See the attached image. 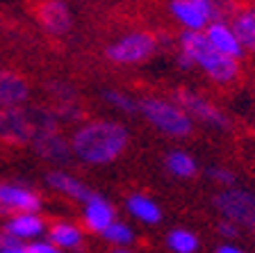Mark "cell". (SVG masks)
Wrapping results in <instances>:
<instances>
[{"label": "cell", "mask_w": 255, "mask_h": 253, "mask_svg": "<svg viewBox=\"0 0 255 253\" xmlns=\"http://www.w3.org/2000/svg\"><path fill=\"white\" fill-rule=\"evenodd\" d=\"M101 238L105 240L112 249H132L134 242H137V231H134L132 224L117 219V222L103 233Z\"/></svg>", "instance_id": "22"}, {"label": "cell", "mask_w": 255, "mask_h": 253, "mask_svg": "<svg viewBox=\"0 0 255 253\" xmlns=\"http://www.w3.org/2000/svg\"><path fill=\"white\" fill-rule=\"evenodd\" d=\"M57 114L48 107H14L0 110V142L25 146L34 144L41 135L57 132Z\"/></svg>", "instance_id": "3"}, {"label": "cell", "mask_w": 255, "mask_h": 253, "mask_svg": "<svg viewBox=\"0 0 255 253\" xmlns=\"http://www.w3.org/2000/svg\"><path fill=\"white\" fill-rule=\"evenodd\" d=\"M175 66H178L180 71H185V73H187V71L196 69V66H194V62H191L187 55H182V53H175Z\"/></svg>", "instance_id": "30"}, {"label": "cell", "mask_w": 255, "mask_h": 253, "mask_svg": "<svg viewBox=\"0 0 255 253\" xmlns=\"http://www.w3.org/2000/svg\"><path fill=\"white\" fill-rule=\"evenodd\" d=\"M230 25L244 48V53L255 55V2L235 7V11L230 14Z\"/></svg>", "instance_id": "19"}, {"label": "cell", "mask_w": 255, "mask_h": 253, "mask_svg": "<svg viewBox=\"0 0 255 253\" xmlns=\"http://www.w3.org/2000/svg\"><path fill=\"white\" fill-rule=\"evenodd\" d=\"M43 180H46V185L50 187V190L57 192V194H62L64 199L85 203L91 194V190L87 187L85 180L78 178V176L71 174V171H66V169H50V171L43 176Z\"/></svg>", "instance_id": "16"}, {"label": "cell", "mask_w": 255, "mask_h": 253, "mask_svg": "<svg viewBox=\"0 0 255 253\" xmlns=\"http://www.w3.org/2000/svg\"><path fill=\"white\" fill-rule=\"evenodd\" d=\"M162 162H164L166 174L175 180H191L198 174L196 158H194L189 151H185V148H173V151H169Z\"/></svg>", "instance_id": "20"}, {"label": "cell", "mask_w": 255, "mask_h": 253, "mask_svg": "<svg viewBox=\"0 0 255 253\" xmlns=\"http://www.w3.org/2000/svg\"><path fill=\"white\" fill-rule=\"evenodd\" d=\"M85 228L75 222H55L48 226L46 238L59 249V251H80L85 247Z\"/></svg>", "instance_id": "18"}, {"label": "cell", "mask_w": 255, "mask_h": 253, "mask_svg": "<svg viewBox=\"0 0 255 253\" xmlns=\"http://www.w3.org/2000/svg\"><path fill=\"white\" fill-rule=\"evenodd\" d=\"M159 41L148 30H130L105 46V57L119 66H139L153 59Z\"/></svg>", "instance_id": "5"}, {"label": "cell", "mask_w": 255, "mask_h": 253, "mask_svg": "<svg viewBox=\"0 0 255 253\" xmlns=\"http://www.w3.org/2000/svg\"><path fill=\"white\" fill-rule=\"evenodd\" d=\"M30 100V84L21 73L0 69V110L25 107Z\"/></svg>", "instance_id": "15"}, {"label": "cell", "mask_w": 255, "mask_h": 253, "mask_svg": "<svg viewBox=\"0 0 255 253\" xmlns=\"http://www.w3.org/2000/svg\"><path fill=\"white\" fill-rule=\"evenodd\" d=\"M217 233L223 238V242H235V240L242 235V228L233 222H226V219H219L217 222Z\"/></svg>", "instance_id": "25"}, {"label": "cell", "mask_w": 255, "mask_h": 253, "mask_svg": "<svg viewBox=\"0 0 255 253\" xmlns=\"http://www.w3.org/2000/svg\"><path fill=\"white\" fill-rule=\"evenodd\" d=\"M212 253H246L244 247H239L237 242H221L214 247Z\"/></svg>", "instance_id": "28"}, {"label": "cell", "mask_w": 255, "mask_h": 253, "mask_svg": "<svg viewBox=\"0 0 255 253\" xmlns=\"http://www.w3.org/2000/svg\"><path fill=\"white\" fill-rule=\"evenodd\" d=\"M117 219L119 217L114 203L98 192H91L89 199L82 203V228H85V233L103 235Z\"/></svg>", "instance_id": "11"}, {"label": "cell", "mask_w": 255, "mask_h": 253, "mask_svg": "<svg viewBox=\"0 0 255 253\" xmlns=\"http://www.w3.org/2000/svg\"><path fill=\"white\" fill-rule=\"evenodd\" d=\"M7 240H9V238H7L5 233H2V228H0V249H2V247L7 244Z\"/></svg>", "instance_id": "31"}, {"label": "cell", "mask_w": 255, "mask_h": 253, "mask_svg": "<svg viewBox=\"0 0 255 253\" xmlns=\"http://www.w3.org/2000/svg\"><path fill=\"white\" fill-rule=\"evenodd\" d=\"M130 130L119 119H91L80 123L71 135V151L87 167H107L128 151Z\"/></svg>", "instance_id": "1"}, {"label": "cell", "mask_w": 255, "mask_h": 253, "mask_svg": "<svg viewBox=\"0 0 255 253\" xmlns=\"http://www.w3.org/2000/svg\"><path fill=\"white\" fill-rule=\"evenodd\" d=\"M110 253H134L132 249H112Z\"/></svg>", "instance_id": "32"}, {"label": "cell", "mask_w": 255, "mask_h": 253, "mask_svg": "<svg viewBox=\"0 0 255 253\" xmlns=\"http://www.w3.org/2000/svg\"><path fill=\"white\" fill-rule=\"evenodd\" d=\"M32 151L46 162H55V164H66L73 160V151H71V139L62 137L57 132H48L41 135L39 139H34Z\"/></svg>", "instance_id": "17"}, {"label": "cell", "mask_w": 255, "mask_h": 253, "mask_svg": "<svg viewBox=\"0 0 255 253\" xmlns=\"http://www.w3.org/2000/svg\"><path fill=\"white\" fill-rule=\"evenodd\" d=\"M212 208L219 219L237 224L242 231H255V192L246 187L219 190L212 199Z\"/></svg>", "instance_id": "7"}, {"label": "cell", "mask_w": 255, "mask_h": 253, "mask_svg": "<svg viewBox=\"0 0 255 253\" xmlns=\"http://www.w3.org/2000/svg\"><path fill=\"white\" fill-rule=\"evenodd\" d=\"M178 53L187 55L194 62L196 69L205 75L210 82L219 87H228L242 73V62L230 59L226 55L217 53L210 43H207L203 32H182L178 34Z\"/></svg>", "instance_id": "2"}, {"label": "cell", "mask_w": 255, "mask_h": 253, "mask_svg": "<svg viewBox=\"0 0 255 253\" xmlns=\"http://www.w3.org/2000/svg\"><path fill=\"white\" fill-rule=\"evenodd\" d=\"M139 116L153 130L169 139H187L194 132V121L173 98L166 96H143L139 98Z\"/></svg>", "instance_id": "4"}, {"label": "cell", "mask_w": 255, "mask_h": 253, "mask_svg": "<svg viewBox=\"0 0 255 253\" xmlns=\"http://www.w3.org/2000/svg\"><path fill=\"white\" fill-rule=\"evenodd\" d=\"M101 96L112 110L121 112V114H137L139 112V100L123 89H112L110 87V89H105Z\"/></svg>", "instance_id": "23"}, {"label": "cell", "mask_w": 255, "mask_h": 253, "mask_svg": "<svg viewBox=\"0 0 255 253\" xmlns=\"http://www.w3.org/2000/svg\"><path fill=\"white\" fill-rule=\"evenodd\" d=\"M37 21L46 30V34H50V37H64L73 27V11H71V7L66 2L48 0V2L39 5Z\"/></svg>", "instance_id": "12"}, {"label": "cell", "mask_w": 255, "mask_h": 253, "mask_svg": "<svg viewBox=\"0 0 255 253\" xmlns=\"http://www.w3.org/2000/svg\"><path fill=\"white\" fill-rule=\"evenodd\" d=\"M230 7V2L214 0H173L169 2V14L182 32H205L214 21L223 18L221 11Z\"/></svg>", "instance_id": "6"}, {"label": "cell", "mask_w": 255, "mask_h": 253, "mask_svg": "<svg viewBox=\"0 0 255 253\" xmlns=\"http://www.w3.org/2000/svg\"><path fill=\"white\" fill-rule=\"evenodd\" d=\"M43 199L23 183H0V212L7 217L25 215V212H41Z\"/></svg>", "instance_id": "9"}, {"label": "cell", "mask_w": 255, "mask_h": 253, "mask_svg": "<svg viewBox=\"0 0 255 253\" xmlns=\"http://www.w3.org/2000/svg\"><path fill=\"white\" fill-rule=\"evenodd\" d=\"M55 114H57L59 121H80V119H82V112H80L75 105H71V103L57 105L55 107Z\"/></svg>", "instance_id": "26"}, {"label": "cell", "mask_w": 255, "mask_h": 253, "mask_svg": "<svg viewBox=\"0 0 255 253\" xmlns=\"http://www.w3.org/2000/svg\"><path fill=\"white\" fill-rule=\"evenodd\" d=\"M164 247L169 253H198L201 251V238L191 228L175 226L166 231Z\"/></svg>", "instance_id": "21"}, {"label": "cell", "mask_w": 255, "mask_h": 253, "mask_svg": "<svg viewBox=\"0 0 255 253\" xmlns=\"http://www.w3.org/2000/svg\"><path fill=\"white\" fill-rule=\"evenodd\" d=\"M0 253H27V244L14 242V240H7V244L0 249Z\"/></svg>", "instance_id": "29"}, {"label": "cell", "mask_w": 255, "mask_h": 253, "mask_svg": "<svg viewBox=\"0 0 255 253\" xmlns=\"http://www.w3.org/2000/svg\"><path fill=\"white\" fill-rule=\"evenodd\" d=\"M203 34H205L207 43H210L217 53L226 55V57L242 62V57L246 55L244 48H242V43H239V39H237V34H235L233 25H230V21H226V18L214 21Z\"/></svg>", "instance_id": "13"}, {"label": "cell", "mask_w": 255, "mask_h": 253, "mask_svg": "<svg viewBox=\"0 0 255 253\" xmlns=\"http://www.w3.org/2000/svg\"><path fill=\"white\" fill-rule=\"evenodd\" d=\"M205 178L212 185H217L219 190L237 187V176H235V171L228 167H223V164H210V167H205Z\"/></svg>", "instance_id": "24"}, {"label": "cell", "mask_w": 255, "mask_h": 253, "mask_svg": "<svg viewBox=\"0 0 255 253\" xmlns=\"http://www.w3.org/2000/svg\"><path fill=\"white\" fill-rule=\"evenodd\" d=\"M48 226L50 224L43 219L41 212H25V215H11L2 222V233L9 240L21 244H30L43 240L48 235Z\"/></svg>", "instance_id": "10"}, {"label": "cell", "mask_w": 255, "mask_h": 253, "mask_svg": "<svg viewBox=\"0 0 255 253\" xmlns=\"http://www.w3.org/2000/svg\"><path fill=\"white\" fill-rule=\"evenodd\" d=\"M27 253H64V251H59L50 240L43 238V240H37V242L27 244Z\"/></svg>", "instance_id": "27"}, {"label": "cell", "mask_w": 255, "mask_h": 253, "mask_svg": "<svg viewBox=\"0 0 255 253\" xmlns=\"http://www.w3.org/2000/svg\"><path fill=\"white\" fill-rule=\"evenodd\" d=\"M123 210L128 212V217L132 222L141 224V226H157L162 222V206L146 192H132L123 199Z\"/></svg>", "instance_id": "14"}, {"label": "cell", "mask_w": 255, "mask_h": 253, "mask_svg": "<svg viewBox=\"0 0 255 253\" xmlns=\"http://www.w3.org/2000/svg\"><path fill=\"white\" fill-rule=\"evenodd\" d=\"M171 98L187 112V116L194 121V126L198 123V126L207 128V130H217V132L230 130V116L226 114L217 103H212L207 96L182 87V89H178Z\"/></svg>", "instance_id": "8"}]
</instances>
